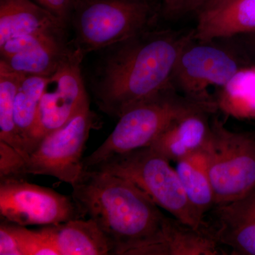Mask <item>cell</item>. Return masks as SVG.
Instances as JSON below:
<instances>
[{
    "label": "cell",
    "instance_id": "14",
    "mask_svg": "<svg viewBox=\"0 0 255 255\" xmlns=\"http://www.w3.org/2000/svg\"><path fill=\"white\" fill-rule=\"evenodd\" d=\"M65 30L59 18L33 0H0V45L39 32L65 35Z\"/></svg>",
    "mask_w": 255,
    "mask_h": 255
},
{
    "label": "cell",
    "instance_id": "19",
    "mask_svg": "<svg viewBox=\"0 0 255 255\" xmlns=\"http://www.w3.org/2000/svg\"><path fill=\"white\" fill-rule=\"evenodd\" d=\"M21 255H59L56 248L39 231H31L16 224Z\"/></svg>",
    "mask_w": 255,
    "mask_h": 255
},
{
    "label": "cell",
    "instance_id": "11",
    "mask_svg": "<svg viewBox=\"0 0 255 255\" xmlns=\"http://www.w3.org/2000/svg\"><path fill=\"white\" fill-rule=\"evenodd\" d=\"M64 36L39 32L14 37L0 45V60L23 75L50 77L71 49Z\"/></svg>",
    "mask_w": 255,
    "mask_h": 255
},
{
    "label": "cell",
    "instance_id": "24",
    "mask_svg": "<svg viewBox=\"0 0 255 255\" xmlns=\"http://www.w3.org/2000/svg\"><path fill=\"white\" fill-rule=\"evenodd\" d=\"M224 0H200L195 10H194V14H196L204 10L209 9L213 7L215 5L219 4Z\"/></svg>",
    "mask_w": 255,
    "mask_h": 255
},
{
    "label": "cell",
    "instance_id": "23",
    "mask_svg": "<svg viewBox=\"0 0 255 255\" xmlns=\"http://www.w3.org/2000/svg\"><path fill=\"white\" fill-rule=\"evenodd\" d=\"M59 18L65 26L70 23L74 6L78 0H33Z\"/></svg>",
    "mask_w": 255,
    "mask_h": 255
},
{
    "label": "cell",
    "instance_id": "1",
    "mask_svg": "<svg viewBox=\"0 0 255 255\" xmlns=\"http://www.w3.org/2000/svg\"><path fill=\"white\" fill-rule=\"evenodd\" d=\"M194 28H152L109 47L93 87L104 113L119 118L132 106L172 86V74Z\"/></svg>",
    "mask_w": 255,
    "mask_h": 255
},
{
    "label": "cell",
    "instance_id": "12",
    "mask_svg": "<svg viewBox=\"0 0 255 255\" xmlns=\"http://www.w3.org/2000/svg\"><path fill=\"white\" fill-rule=\"evenodd\" d=\"M204 228L231 255H255V187L236 200L214 206Z\"/></svg>",
    "mask_w": 255,
    "mask_h": 255
},
{
    "label": "cell",
    "instance_id": "8",
    "mask_svg": "<svg viewBox=\"0 0 255 255\" xmlns=\"http://www.w3.org/2000/svg\"><path fill=\"white\" fill-rule=\"evenodd\" d=\"M90 105L63 127L43 137L24 159L23 173L51 176L73 186L84 172L83 152L90 132L97 127Z\"/></svg>",
    "mask_w": 255,
    "mask_h": 255
},
{
    "label": "cell",
    "instance_id": "22",
    "mask_svg": "<svg viewBox=\"0 0 255 255\" xmlns=\"http://www.w3.org/2000/svg\"><path fill=\"white\" fill-rule=\"evenodd\" d=\"M200 0H160L162 16L176 19L194 13Z\"/></svg>",
    "mask_w": 255,
    "mask_h": 255
},
{
    "label": "cell",
    "instance_id": "18",
    "mask_svg": "<svg viewBox=\"0 0 255 255\" xmlns=\"http://www.w3.org/2000/svg\"><path fill=\"white\" fill-rule=\"evenodd\" d=\"M48 78V77L25 75L15 97L14 122L26 150Z\"/></svg>",
    "mask_w": 255,
    "mask_h": 255
},
{
    "label": "cell",
    "instance_id": "5",
    "mask_svg": "<svg viewBox=\"0 0 255 255\" xmlns=\"http://www.w3.org/2000/svg\"><path fill=\"white\" fill-rule=\"evenodd\" d=\"M246 54L237 36L199 40L194 36L178 58L171 84L187 98L219 105L211 90L223 91L248 68Z\"/></svg>",
    "mask_w": 255,
    "mask_h": 255
},
{
    "label": "cell",
    "instance_id": "16",
    "mask_svg": "<svg viewBox=\"0 0 255 255\" xmlns=\"http://www.w3.org/2000/svg\"><path fill=\"white\" fill-rule=\"evenodd\" d=\"M175 169L188 200L204 222L206 214L214 207L215 196L202 153L179 159Z\"/></svg>",
    "mask_w": 255,
    "mask_h": 255
},
{
    "label": "cell",
    "instance_id": "7",
    "mask_svg": "<svg viewBox=\"0 0 255 255\" xmlns=\"http://www.w3.org/2000/svg\"><path fill=\"white\" fill-rule=\"evenodd\" d=\"M214 189L215 206L236 200L255 187V132L233 131L211 122L201 151Z\"/></svg>",
    "mask_w": 255,
    "mask_h": 255
},
{
    "label": "cell",
    "instance_id": "20",
    "mask_svg": "<svg viewBox=\"0 0 255 255\" xmlns=\"http://www.w3.org/2000/svg\"><path fill=\"white\" fill-rule=\"evenodd\" d=\"M24 157L17 150L0 141V179L23 178Z\"/></svg>",
    "mask_w": 255,
    "mask_h": 255
},
{
    "label": "cell",
    "instance_id": "3",
    "mask_svg": "<svg viewBox=\"0 0 255 255\" xmlns=\"http://www.w3.org/2000/svg\"><path fill=\"white\" fill-rule=\"evenodd\" d=\"M219 107L191 100L169 86L126 111L105 141L83 159L84 170L113 156L149 147L174 119L196 112L214 114Z\"/></svg>",
    "mask_w": 255,
    "mask_h": 255
},
{
    "label": "cell",
    "instance_id": "13",
    "mask_svg": "<svg viewBox=\"0 0 255 255\" xmlns=\"http://www.w3.org/2000/svg\"><path fill=\"white\" fill-rule=\"evenodd\" d=\"M211 114L196 112L174 119L149 147L175 162L201 152L209 137Z\"/></svg>",
    "mask_w": 255,
    "mask_h": 255
},
{
    "label": "cell",
    "instance_id": "15",
    "mask_svg": "<svg viewBox=\"0 0 255 255\" xmlns=\"http://www.w3.org/2000/svg\"><path fill=\"white\" fill-rule=\"evenodd\" d=\"M38 231L59 255H107L112 252L108 239L91 219L70 220Z\"/></svg>",
    "mask_w": 255,
    "mask_h": 255
},
{
    "label": "cell",
    "instance_id": "9",
    "mask_svg": "<svg viewBox=\"0 0 255 255\" xmlns=\"http://www.w3.org/2000/svg\"><path fill=\"white\" fill-rule=\"evenodd\" d=\"M85 55L80 48L72 47L56 71L48 77L28 142V154L47 134L63 127L90 105L81 73Z\"/></svg>",
    "mask_w": 255,
    "mask_h": 255
},
{
    "label": "cell",
    "instance_id": "25",
    "mask_svg": "<svg viewBox=\"0 0 255 255\" xmlns=\"http://www.w3.org/2000/svg\"><path fill=\"white\" fill-rule=\"evenodd\" d=\"M249 34H250V33H249ZM251 34H253V35H254V36H255V33H251Z\"/></svg>",
    "mask_w": 255,
    "mask_h": 255
},
{
    "label": "cell",
    "instance_id": "21",
    "mask_svg": "<svg viewBox=\"0 0 255 255\" xmlns=\"http://www.w3.org/2000/svg\"><path fill=\"white\" fill-rule=\"evenodd\" d=\"M0 255H21L16 224L6 220L0 225Z\"/></svg>",
    "mask_w": 255,
    "mask_h": 255
},
{
    "label": "cell",
    "instance_id": "4",
    "mask_svg": "<svg viewBox=\"0 0 255 255\" xmlns=\"http://www.w3.org/2000/svg\"><path fill=\"white\" fill-rule=\"evenodd\" d=\"M160 16L158 0H78L70 20L74 46L85 55L105 49L156 28Z\"/></svg>",
    "mask_w": 255,
    "mask_h": 255
},
{
    "label": "cell",
    "instance_id": "6",
    "mask_svg": "<svg viewBox=\"0 0 255 255\" xmlns=\"http://www.w3.org/2000/svg\"><path fill=\"white\" fill-rule=\"evenodd\" d=\"M86 170L124 178L175 219L191 227L204 228V222L188 200L175 168L168 159L151 147L113 156Z\"/></svg>",
    "mask_w": 255,
    "mask_h": 255
},
{
    "label": "cell",
    "instance_id": "10",
    "mask_svg": "<svg viewBox=\"0 0 255 255\" xmlns=\"http://www.w3.org/2000/svg\"><path fill=\"white\" fill-rule=\"evenodd\" d=\"M0 214L4 220L24 227L82 218L73 196L31 184L23 178L0 179Z\"/></svg>",
    "mask_w": 255,
    "mask_h": 255
},
{
    "label": "cell",
    "instance_id": "2",
    "mask_svg": "<svg viewBox=\"0 0 255 255\" xmlns=\"http://www.w3.org/2000/svg\"><path fill=\"white\" fill-rule=\"evenodd\" d=\"M82 218L93 220L116 255H155L167 216L145 193L124 178L85 170L72 186Z\"/></svg>",
    "mask_w": 255,
    "mask_h": 255
},
{
    "label": "cell",
    "instance_id": "17",
    "mask_svg": "<svg viewBox=\"0 0 255 255\" xmlns=\"http://www.w3.org/2000/svg\"><path fill=\"white\" fill-rule=\"evenodd\" d=\"M24 77L0 60V141L17 150L25 159L28 154L14 122L15 97Z\"/></svg>",
    "mask_w": 255,
    "mask_h": 255
}]
</instances>
